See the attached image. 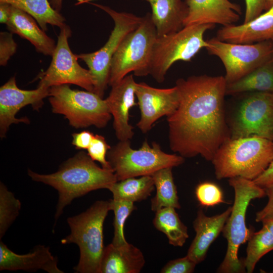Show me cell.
<instances>
[{
    "label": "cell",
    "mask_w": 273,
    "mask_h": 273,
    "mask_svg": "<svg viewBox=\"0 0 273 273\" xmlns=\"http://www.w3.org/2000/svg\"><path fill=\"white\" fill-rule=\"evenodd\" d=\"M179 105L167 117L171 150L184 158L200 155L211 161L216 151L230 138L226 120L223 76L193 75L175 83Z\"/></svg>",
    "instance_id": "obj_1"
},
{
    "label": "cell",
    "mask_w": 273,
    "mask_h": 273,
    "mask_svg": "<svg viewBox=\"0 0 273 273\" xmlns=\"http://www.w3.org/2000/svg\"><path fill=\"white\" fill-rule=\"evenodd\" d=\"M28 174L33 180L49 185L58 191L55 223L65 207L74 199L93 191L108 189L112 184L117 181L113 169L99 167L84 152H80L69 158L55 173L40 174L28 169Z\"/></svg>",
    "instance_id": "obj_2"
},
{
    "label": "cell",
    "mask_w": 273,
    "mask_h": 273,
    "mask_svg": "<svg viewBox=\"0 0 273 273\" xmlns=\"http://www.w3.org/2000/svg\"><path fill=\"white\" fill-rule=\"evenodd\" d=\"M273 160V141L259 136L229 138L211 161L217 179L241 177L254 180Z\"/></svg>",
    "instance_id": "obj_3"
},
{
    "label": "cell",
    "mask_w": 273,
    "mask_h": 273,
    "mask_svg": "<svg viewBox=\"0 0 273 273\" xmlns=\"http://www.w3.org/2000/svg\"><path fill=\"white\" fill-rule=\"evenodd\" d=\"M234 190L235 197L232 211L222 233L228 242L224 259L217 269L221 273L246 272L244 259H239L238 251L242 244L247 241L254 231L246 224V215L250 202L266 196L265 191L252 180L241 177L229 179Z\"/></svg>",
    "instance_id": "obj_4"
},
{
    "label": "cell",
    "mask_w": 273,
    "mask_h": 273,
    "mask_svg": "<svg viewBox=\"0 0 273 273\" xmlns=\"http://www.w3.org/2000/svg\"><path fill=\"white\" fill-rule=\"evenodd\" d=\"M110 210L109 200L97 201L85 211L67 218L70 233L61 242L74 243L79 247V261L73 268L75 272L99 273L105 248L104 223Z\"/></svg>",
    "instance_id": "obj_5"
},
{
    "label": "cell",
    "mask_w": 273,
    "mask_h": 273,
    "mask_svg": "<svg viewBox=\"0 0 273 273\" xmlns=\"http://www.w3.org/2000/svg\"><path fill=\"white\" fill-rule=\"evenodd\" d=\"M225 108L230 138L259 136L273 141V94L247 92Z\"/></svg>",
    "instance_id": "obj_6"
},
{
    "label": "cell",
    "mask_w": 273,
    "mask_h": 273,
    "mask_svg": "<svg viewBox=\"0 0 273 273\" xmlns=\"http://www.w3.org/2000/svg\"><path fill=\"white\" fill-rule=\"evenodd\" d=\"M157 37L151 14L143 17L138 27L127 34L111 61L109 85L117 83L133 72L136 76L150 74L153 49Z\"/></svg>",
    "instance_id": "obj_7"
},
{
    "label": "cell",
    "mask_w": 273,
    "mask_h": 273,
    "mask_svg": "<svg viewBox=\"0 0 273 273\" xmlns=\"http://www.w3.org/2000/svg\"><path fill=\"white\" fill-rule=\"evenodd\" d=\"M152 145L146 140L141 148L134 149L131 147L130 140L119 141L111 148L107 153V160L117 181L151 175L161 169L176 167L184 162L181 156L164 152L156 142Z\"/></svg>",
    "instance_id": "obj_8"
},
{
    "label": "cell",
    "mask_w": 273,
    "mask_h": 273,
    "mask_svg": "<svg viewBox=\"0 0 273 273\" xmlns=\"http://www.w3.org/2000/svg\"><path fill=\"white\" fill-rule=\"evenodd\" d=\"M49 97L53 112L63 115L75 128L92 125L102 128L111 119L106 99L94 92L62 84L50 87Z\"/></svg>",
    "instance_id": "obj_9"
},
{
    "label": "cell",
    "mask_w": 273,
    "mask_h": 273,
    "mask_svg": "<svg viewBox=\"0 0 273 273\" xmlns=\"http://www.w3.org/2000/svg\"><path fill=\"white\" fill-rule=\"evenodd\" d=\"M215 26L212 24L184 26L173 33L157 37L155 42L150 74L159 83L163 82L171 65L178 61L189 62L207 46L204 33Z\"/></svg>",
    "instance_id": "obj_10"
},
{
    "label": "cell",
    "mask_w": 273,
    "mask_h": 273,
    "mask_svg": "<svg viewBox=\"0 0 273 273\" xmlns=\"http://www.w3.org/2000/svg\"><path fill=\"white\" fill-rule=\"evenodd\" d=\"M108 14L113 19L114 28L106 43L99 50L76 55L88 66L94 81V93L103 98L109 85L111 64L114 55L126 35L136 28L143 17L119 12L105 5L88 3Z\"/></svg>",
    "instance_id": "obj_11"
},
{
    "label": "cell",
    "mask_w": 273,
    "mask_h": 273,
    "mask_svg": "<svg viewBox=\"0 0 273 273\" xmlns=\"http://www.w3.org/2000/svg\"><path fill=\"white\" fill-rule=\"evenodd\" d=\"M209 55L218 57L225 68L226 84L234 82L273 57V40L251 44L224 42L216 37L206 40Z\"/></svg>",
    "instance_id": "obj_12"
},
{
    "label": "cell",
    "mask_w": 273,
    "mask_h": 273,
    "mask_svg": "<svg viewBox=\"0 0 273 273\" xmlns=\"http://www.w3.org/2000/svg\"><path fill=\"white\" fill-rule=\"evenodd\" d=\"M71 34L67 25L60 29L51 62L48 68L40 74L38 84L49 88L72 84L94 92V81L89 70L79 64L76 55L70 48L68 39Z\"/></svg>",
    "instance_id": "obj_13"
},
{
    "label": "cell",
    "mask_w": 273,
    "mask_h": 273,
    "mask_svg": "<svg viewBox=\"0 0 273 273\" xmlns=\"http://www.w3.org/2000/svg\"><path fill=\"white\" fill-rule=\"evenodd\" d=\"M49 87L38 84L33 90L19 88L16 84L15 76L0 87V136L5 138L10 126L13 124L23 122L30 123L27 117L16 118L19 111L28 105L38 110L43 105V100L49 97Z\"/></svg>",
    "instance_id": "obj_14"
},
{
    "label": "cell",
    "mask_w": 273,
    "mask_h": 273,
    "mask_svg": "<svg viewBox=\"0 0 273 273\" xmlns=\"http://www.w3.org/2000/svg\"><path fill=\"white\" fill-rule=\"evenodd\" d=\"M135 94L141 112L136 125L143 133L151 130L160 118L173 114L179 105V96L175 85L158 88L145 82L136 83Z\"/></svg>",
    "instance_id": "obj_15"
},
{
    "label": "cell",
    "mask_w": 273,
    "mask_h": 273,
    "mask_svg": "<svg viewBox=\"0 0 273 273\" xmlns=\"http://www.w3.org/2000/svg\"><path fill=\"white\" fill-rule=\"evenodd\" d=\"M136 84L133 75H127L111 86L109 95L106 99L113 117L115 134L120 141L130 140L134 134L129 117L130 109L138 105L135 102Z\"/></svg>",
    "instance_id": "obj_16"
},
{
    "label": "cell",
    "mask_w": 273,
    "mask_h": 273,
    "mask_svg": "<svg viewBox=\"0 0 273 273\" xmlns=\"http://www.w3.org/2000/svg\"><path fill=\"white\" fill-rule=\"evenodd\" d=\"M188 8L184 26L203 24H234L240 19V6L229 0H185Z\"/></svg>",
    "instance_id": "obj_17"
},
{
    "label": "cell",
    "mask_w": 273,
    "mask_h": 273,
    "mask_svg": "<svg viewBox=\"0 0 273 273\" xmlns=\"http://www.w3.org/2000/svg\"><path fill=\"white\" fill-rule=\"evenodd\" d=\"M58 259L50 251V247L37 245L26 254H18L3 242H0V270L36 271L42 269L49 273H63L58 267Z\"/></svg>",
    "instance_id": "obj_18"
},
{
    "label": "cell",
    "mask_w": 273,
    "mask_h": 273,
    "mask_svg": "<svg viewBox=\"0 0 273 273\" xmlns=\"http://www.w3.org/2000/svg\"><path fill=\"white\" fill-rule=\"evenodd\" d=\"M216 37L222 41L242 44L273 40V6L248 22L222 26Z\"/></svg>",
    "instance_id": "obj_19"
},
{
    "label": "cell",
    "mask_w": 273,
    "mask_h": 273,
    "mask_svg": "<svg viewBox=\"0 0 273 273\" xmlns=\"http://www.w3.org/2000/svg\"><path fill=\"white\" fill-rule=\"evenodd\" d=\"M232 208L229 207L222 213L212 216H207L202 209L198 211L193 223L196 236L187 254L197 264L205 259L210 246L222 232Z\"/></svg>",
    "instance_id": "obj_20"
},
{
    "label": "cell",
    "mask_w": 273,
    "mask_h": 273,
    "mask_svg": "<svg viewBox=\"0 0 273 273\" xmlns=\"http://www.w3.org/2000/svg\"><path fill=\"white\" fill-rule=\"evenodd\" d=\"M37 24L28 14L11 6V15L6 24L8 29L29 41L37 52L52 56L56 46L55 41Z\"/></svg>",
    "instance_id": "obj_21"
},
{
    "label": "cell",
    "mask_w": 273,
    "mask_h": 273,
    "mask_svg": "<svg viewBox=\"0 0 273 273\" xmlns=\"http://www.w3.org/2000/svg\"><path fill=\"white\" fill-rule=\"evenodd\" d=\"M145 263L143 253L132 244L115 246L111 243L105 247L99 273H139Z\"/></svg>",
    "instance_id": "obj_22"
},
{
    "label": "cell",
    "mask_w": 273,
    "mask_h": 273,
    "mask_svg": "<svg viewBox=\"0 0 273 273\" xmlns=\"http://www.w3.org/2000/svg\"><path fill=\"white\" fill-rule=\"evenodd\" d=\"M151 7L157 37L177 32L184 27L188 8L182 0H145Z\"/></svg>",
    "instance_id": "obj_23"
},
{
    "label": "cell",
    "mask_w": 273,
    "mask_h": 273,
    "mask_svg": "<svg viewBox=\"0 0 273 273\" xmlns=\"http://www.w3.org/2000/svg\"><path fill=\"white\" fill-rule=\"evenodd\" d=\"M247 92L273 94V60L261 65L240 79L226 84V95Z\"/></svg>",
    "instance_id": "obj_24"
},
{
    "label": "cell",
    "mask_w": 273,
    "mask_h": 273,
    "mask_svg": "<svg viewBox=\"0 0 273 273\" xmlns=\"http://www.w3.org/2000/svg\"><path fill=\"white\" fill-rule=\"evenodd\" d=\"M0 3H8L28 14L44 31L48 24L60 29L67 25L65 17L52 7L49 0H0Z\"/></svg>",
    "instance_id": "obj_25"
},
{
    "label": "cell",
    "mask_w": 273,
    "mask_h": 273,
    "mask_svg": "<svg viewBox=\"0 0 273 273\" xmlns=\"http://www.w3.org/2000/svg\"><path fill=\"white\" fill-rule=\"evenodd\" d=\"M153 224L166 236L169 244L174 247H182L189 238L187 227L173 207H163L156 211Z\"/></svg>",
    "instance_id": "obj_26"
},
{
    "label": "cell",
    "mask_w": 273,
    "mask_h": 273,
    "mask_svg": "<svg viewBox=\"0 0 273 273\" xmlns=\"http://www.w3.org/2000/svg\"><path fill=\"white\" fill-rule=\"evenodd\" d=\"M172 168H164L151 175L156 189V194L151 200V208L153 211L156 212L163 207H171L175 209L181 207L173 177Z\"/></svg>",
    "instance_id": "obj_27"
},
{
    "label": "cell",
    "mask_w": 273,
    "mask_h": 273,
    "mask_svg": "<svg viewBox=\"0 0 273 273\" xmlns=\"http://www.w3.org/2000/svg\"><path fill=\"white\" fill-rule=\"evenodd\" d=\"M154 189L152 175H144L139 178L130 177L117 181L112 184L108 190L113 194L114 199L134 203L146 199Z\"/></svg>",
    "instance_id": "obj_28"
},
{
    "label": "cell",
    "mask_w": 273,
    "mask_h": 273,
    "mask_svg": "<svg viewBox=\"0 0 273 273\" xmlns=\"http://www.w3.org/2000/svg\"><path fill=\"white\" fill-rule=\"evenodd\" d=\"M248 241L244 264L246 271L252 273L261 257L273 250V236L262 226L259 231L254 232Z\"/></svg>",
    "instance_id": "obj_29"
},
{
    "label": "cell",
    "mask_w": 273,
    "mask_h": 273,
    "mask_svg": "<svg viewBox=\"0 0 273 273\" xmlns=\"http://www.w3.org/2000/svg\"><path fill=\"white\" fill-rule=\"evenodd\" d=\"M21 207L20 200L9 191L2 182L0 183V238L19 215Z\"/></svg>",
    "instance_id": "obj_30"
},
{
    "label": "cell",
    "mask_w": 273,
    "mask_h": 273,
    "mask_svg": "<svg viewBox=\"0 0 273 273\" xmlns=\"http://www.w3.org/2000/svg\"><path fill=\"white\" fill-rule=\"evenodd\" d=\"M111 210L114 212V237L112 244L115 246H121L128 243L124 234V226L126 220L136 209L134 203L123 200H109Z\"/></svg>",
    "instance_id": "obj_31"
},
{
    "label": "cell",
    "mask_w": 273,
    "mask_h": 273,
    "mask_svg": "<svg viewBox=\"0 0 273 273\" xmlns=\"http://www.w3.org/2000/svg\"><path fill=\"white\" fill-rule=\"evenodd\" d=\"M195 194L199 203L204 207H211L224 202L221 190L211 182L205 181L199 184Z\"/></svg>",
    "instance_id": "obj_32"
},
{
    "label": "cell",
    "mask_w": 273,
    "mask_h": 273,
    "mask_svg": "<svg viewBox=\"0 0 273 273\" xmlns=\"http://www.w3.org/2000/svg\"><path fill=\"white\" fill-rule=\"evenodd\" d=\"M110 149V146L103 136L96 134L87 149V154L92 160L99 162L103 168L112 169L109 161L106 159L107 153Z\"/></svg>",
    "instance_id": "obj_33"
},
{
    "label": "cell",
    "mask_w": 273,
    "mask_h": 273,
    "mask_svg": "<svg viewBox=\"0 0 273 273\" xmlns=\"http://www.w3.org/2000/svg\"><path fill=\"white\" fill-rule=\"evenodd\" d=\"M196 263L188 255L168 261L161 269V273H192Z\"/></svg>",
    "instance_id": "obj_34"
},
{
    "label": "cell",
    "mask_w": 273,
    "mask_h": 273,
    "mask_svg": "<svg viewBox=\"0 0 273 273\" xmlns=\"http://www.w3.org/2000/svg\"><path fill=\"white\" fill-rule=\"evenodd\" d=\"M12 32L0 33V65L5 66L17 50V45L13 39Z\"/></svg>",
    "instance_id": "obj_35"
},
{
    "label": "cell",
    "mask_w": 273,
    "mask_h": 273,
    "mask_svg": "<svg viewBox=\"0 0 273 273\" xmlns=\"http://www.w3.org/2000/svg\"><path fill=\"white\" fill-rule=\"evenodd\" d=\"M245 14L243 23L248 22L255 19L264 10V0H245Z\"/></svg>",
    "instance_id": "obj_36"
},
{
    "label": "cell",
    "mask_w": 273,
    "mask_h": 273,
    "mask_svg": "<svg viewBox=\"0 0 273 273\" xmlns=\"http://www.w3.org/2000/svg\"><path fill=\"white\" fill-rule=\"evenodd\" d=\"M95 135L88 130H83L72 134V144L76 149H87L91 144Z\"/></svg>",
    "instance_id": "obj_37"
},
{
    "label": "cell",
    "mask_w": 273,
    "mask_h": 273,
    "mask_svg": "<svg viewBox=\"0 0 273 273\" xmlns=\"http://www.w3.org/2000/svg\"><path fill=\"white\" fill-rule=\"evenodd\" d=\"M268 201L266 205L256 214L255 221L257 222L267 216L273 213V185L264 189Z\"/></svg>",
    "instance_id": "obj_38"
},
{
    "label": "cell",
    "mask_w": 273,
    "mask_h": 273,
    "mask_svg": "<svg viewBox=\"0 0 273 273\" xmlns=\"http://www.w3.org/2000/svg\"><path fill=\"white\" fill-rule=\"evenodd\" d=\"M253 181L264 189L273 185V160L265 171Z\"/></svg>",
    "instance_id": "obj_39"
},
{
    "label": "cell",
    "mask_w": 273,
    "mask_h": 273,
    "mask_svg": "<svg viewBox=\"0 0 273 273\" xmlns=\"http://www.w3.org/2000/svg\"><path fill=\"white\" fill-rule=\"evenodd\" d=\"M11 11V5L6 3H0V22L6 24L9 21Z\"/></svg>",
    "instance_id": "obj_40"
},
{
    "label": "cell",
    "mask_w": 273,
    "mask_h": 273,
    "mask_svg": "<svg viewBox=\"0 0 273 273\" xmlns=\"http://www.w3.org/2000/svg\"><path fill=\"white\" fill-rule=\"evenodd\" d=\"M261 222L262 226L266 228L273 236V213L264 218Z\"/></svg>",
    "instance_id": "obj_41"
},
{
    "label": "cell",
    "mask_w": 273,
    "mask_h": 273,
    "mask_svg": "<svg viewBox=\"0 0 273 273\" xmlns=\"http://www.w3.org/2000/svg\"><path fill=\"white\" fill-rule=\"evenodd\" d=\"M50 3L55 10L60 12L62 7L63 0H50Z\"/></svg>",
    "instance_id": "obj_42"
},
{
    "label": "cell",
    "mask_w": 273,
    "mask_h": 273,
    "mask_svg": "<svg viewBox=\"0 0 273 273\" xmlns=\"http://www.w3.org/2000/svg\"><path fill=\"white\" fill-rule=\"evenodd\" d=\"M273 6V0H264V10H267Z\"/></svg>",
    "instance_id": "obj_43"
},
{
    "label": "cell",
    "mask_w": 273,
    "mask_h": 273,
    "mask_svg": "<svg viewBox=\"0 0 273 273\" xmlns=\"http://www.w3.org/2000/svg\"><path fill=\"white\" fill-rule=\"evenodd\" d=\"M93 0H77V3L75 4L76 5H80L83 3H88L89 2Z\"/></svg>",
    "instance_id": "obj_44"
},
{
    "label": "cell",
    "mask_w": 273,
    "mask_h": 273,
    "mask_svg": "<svg viewBox=\"0 0 273 273\" xmlns=\"http://www.w3.org/2000/svg\"><path fill=\"white\" fill-rule=\"evenodd\" d=\"M272 60H273V57H272Z\"/></svg>",
    "instance_id": "obj_45"
}]
</instances>
